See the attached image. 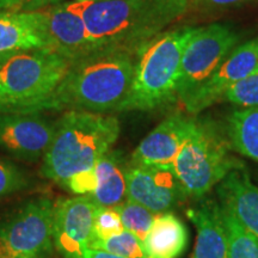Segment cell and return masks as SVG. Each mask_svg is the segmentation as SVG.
Here are the masks:
<instances>
[{"label":"cell","mask_w":258,"mask_h":258,"mask_svg":"<svg viewBox=\"0 0 258 258\" xmlns=\"http://www.w3.org/2000/svg\"><path fill=\"white\" fill-rule=\"evenodd\" d=\"M137 54L98 49L72 61L56 89L21 112L44 110L123 111L133 85Z\"/></svg>","instance_id":"6da1fadb"},{"label":"cell","mask_w":258,"mask_h":258,"mask_svg":"<svg viewBox=\"0 0 258 258\" xmlns=\"http://www.w3.org/2000/svg\"><path fill=\"white\" fill-rule=\"evenodd\" d=\"M71 3L82 16L93 49H120L133 54L189 9V5L171 0Z\"/></svg>","instance_id":"7a4b0ae2"},{"label":"cell","mask_w":258,"mask_h":258,"mask_svg":"<svg viewBox=\"0 0 258 258\" xmlns=\"http://www.w3.org/2000/svg\"><path fill=\"white\" fill-rule=\"evenodd\" d=\"M120 121L109 114L67 111L54 124V134L42 161V176L62 184L92 169L111 151L120 135Z\"/></svg>","instance_id":"3957f363"},{"label":"cell","mask_w":258,"mask_h":258,"mask_svg":"<svg viewBox=\"0 0 258 258\" xmlns=\"http://www.w3.org/2000/svg\"><path fill=\"white\" fill-rule=\"evenodd\" d=\"M192 27L163 31L139 49L124 110H152L175 101L180 62Z\"/></svg>","instance_id":"277c9868"},{"label":"cell","mask_w":258,"mask_h":258,"mask_svg":"<svg viewBox=\"0 0 258 258\" xmlns=\"http://www.w3.org/2000/svg\"><path fill=\"white\" fill-rule=\"evenodd\" d=\"M231 151L227 137L213 122L191 117L172 164L173 173L185 195L205 198L231 171L244 167Z\"/></svg>","instance_id":"5b68a950"},{"label":"cell","mask_w":258,"mask_h":258,"mask_svg":"<svg viewBox=\"0 0 258 258\" xmlns=\"http://www.w3.org/2000/svg\"><path fill=\"white\" fill-rule=\"evenodd\" d=\"M71 63L49 48L15 53L0 69V102L6 111H24L49 96Z\"/></svg>","instance_id":"8992f818"},{"label":"cell","mask_w":258,"mask_h":258,"mask_svg":"<svg viewBox=\"0 0 258 258\" xmlns=\"http://www.w3.org/2000/svg\"><path fill=\"white\" fill-rule=\"evenodd\" d=\"M239 40L237 31L227 24L194 28L183 50L177 99L183 102L200 88L239 46Z\"/></svg>","instance_id":"52a82bcc"},{"label":"cell","mask_w":258,"mask_h":258,"mask_svg":"<svg viewBox=\"0 0 258 258\" xmlns=\"http://www.w3.org/2000/svg\"><path fill=\"white\" fill-rule=\"evenodd\" d=\"M55 206L40 198L28 202L0 226V258H41L53 247Z\"/></svg>","instance_id":"ba28073f"},{"label":"cell","mask_w":258,"mask_h":258,"mask_svg":"<svg viewBox=\"0 0 258 258\" xmlns=\"http://www.w3.org/2000/svg\"><path fill=\"white\" fill-rule=\"evenodd\" d=\"M99 205L90 195L57 202L54 208L53 244L63 258H82L93 240Z\"/></svg>","instance_id":"9c48e42d"},{"label":"cell","mask_w":258,"mask_h":258,"mask_svg":"<svg viewBox=\"0 0 258 258\" xmlns=\"http://www.w3.org/2000/svg\"><path fill=\"white\" fill-rule=\"evenodd\" d=\"M257 67L258 37L232 50L212 76L182 102L185 111L190 115H198L222 101V97L234 84L249 76Z\"/></svg>","instance_id":"30bf717a"},{"label":"cell","mask_w":258,"mask_h":258,"mask_svg":"<svg viewBox=\"0 0 258 258\" xmlns=\"http://www.w3.org/2000/svg\"><path fill=\"white\" fill-rule=\"evenodd\" d=\"M53 134L54 124L41 112H0V150L16 159L43 158Z\"/></svg>","instance_id":"8fae6325"},{"label":"cell","mask_w":258,"mask_h":258,"mask_svg":"<svg viewBox=\"0 0 258 258\" xmlns=\"http://www.w3.org/2000/svg\"><path fill=\"white\" fill-rule=\"evenodd\" d=\"M185 196L172 167L128 165L127 200L154 214L170 213Z\"/></svg>","instance_id":"7c38bea8"},{"label":"cell","mask_w":258,"mask_h":258,"mask_svg":"<svg viewBox=\"0 0 258 258\" xmlns=\"http://www.w3.org/2000/svg\"><path fill=\"white\" fill-rule=\"evenodd\" d=\"M38 10L47 47L71 61L95 51L82 16L72 3H59Z\"/></svg>","instance_id":"4fadbf2b"},{"label":"cell","mask_w":258,"mask_h":258,"mask_svg":"<svg viewBox=\"0 0 258 258\" xmlns=\"http://www.w3.org/2000/svg\"><path fill=\"white\" fill-rule=\"evenodd\" d=\"M191 122V116L170 115L139 144L132 156L134 165L172 167Z\"/></svg>","instance_id":"5bb4252c"},{"label":"cell","mask_w":258,"mask_h":258,"mask_svg":"<svg viewBox=\"0 0 258 258\" xmlns=\"http://www.w3.org/2000/svg\"><path fill=\"white\" fill-rule=\"evenodd\" d=\"M196 228V240L190 258H228L227 238L219 202L203 199L186 212Z\"/></svg>","instance_id":"9a60e30c"},{"label":"cell","mask_w":258,"mask_h":258,"mask_svg":"<svg viewBox=\"0 0 258 258\" xmlns=\"http://www.w3.org/2000/svg\"><path fill=\"white\" fill-rule=\"evenodd\" d=\"M218 202L258 239V186L244 167L231 171L217 185Z\"/></svg>","instance_id":"2e32d148"},{"label":"cell","mask_w":258,"mask_h":258,"mask_svg":"<svg viewBox=\"0 0 258 258\" xmlns=\"http://www.w3.org/2000/svg\"><path fill=\"white\" fill-rule=\"evenodd\" d=\"M48 48L37 11H0V53Z\"/></svg>","instance_id":"e0dca14e"},{"label":"cell","mask_w":258,"mask_h":258,"mask_svg":"<svg viewBox=\"0 0 258 258\" xmlns=\"http://www.w3.org/2000/svg\"><path fill=\"white\" fill-rule=\"evenodd\" d=\"M143 243L148 258H179L188 245V231L172 213L157 214Z\"/></svg>","instance_id":"ac0fdd59"},{"label":"cell","mask_w":258,"mask_h":258,"mask_svg":"<svg viewBox=\"0 0 258 258\" xmlns=\"http://www.w3.org/2000/svg\"><path fill=\"white\" fill-rule=\"evenodd\" d=\"M97 188L90 195L102 207H115L127 198L128 165L117 152L109 151L93 166Z\"/></svg>","instance_id":"d6986e66"},{"label":"cell","mask_w":258,"mask_h":258,"mask_svg":"<svg viewBox=\"0 0 258 258\" xmlns=\"http://www.w3.org/2000/svg\"><path fill=\"white\" fill-rule=\"evenodd\" d=\"M226 137L232 150L258 163V106L232 111Z\"/></svg>","instance_id":"ffe728a7"},{"label":"cell","mask_w":258,"mask_h":258,"mask_svg":"<svg viewBox=\"0 0 258 258\" xmlns=\"http://www.w3.org/2000/svg\"><path fill=\"white\" fill-rule=\"evenodd\" d=\"M227 238L228 258H258V239L238 221L233 213L219 203Z\"/></svg>","instance_id":"44dd1931"},{"label":"cell","mask_w":258,"mask_h":258,"mask_svg":"<svg viewBox=\"0 0 258 258\" xmlns=\"http://www.w3.org/2000/svg\"><path fill=\"white\" fill-rule=\"evenodd\" d=\"M115 209L120 215L124 230L137 235L139 239L144 241L157 214L131 200L115 206Z\"/></svg>","instance_id":"7402d4cb"},{"label":"cell","mask_w":258,"mask_h":258,"mask_svg":"<svg viewBox=\"0 0 258 258\" xmlns=\"http://www.w3.org/2000/svg\"><path fill=\"white\" fill-rule=\"evenodd\" d=\"M90 249L105 251L123 258H148L143 241L127 230L111 235L108 239L93 240Z\"/></svg>","instance_id":"603a6c76"},{"label":"cell","mask_w":258,"mask_h":258,"mask_svg":"<svg viewBox=\"0 0 258 258\" xmlns=\"http://www.w3.org/2000/svg\"><path fill=\"white\" fill-rule=\"evenodd\" d=\"M222 101L241 109L258 106V67L249 76L234 84L222 97Z\"/></svg>","instance_id":"cb8c5ba5"},{"label":"cell","mask_w":258,"mask_h":258,"mask_svg":"<svg viewBox=\"0 0 258 258\" xmlns=\"http://www.w3.org/2000/svg\"><path fill=\"white\" fill-rule=\"evenodd\" d=\"M124 230L115 207L99 206L93 222V240H104ZM92 240V241H93Z\"/></svg>","instance_id":"d4e9b609"},{"label":"cell","mask_w":258,"mask_h":258,"mask_svg":"<svg viewBox=\"0 0 258 258\" xmlns=\"http://www.w3.org/2000/svg\"><path fill=\"white\" fill-rule=\"evenodd\" d=\"M27 184V177L15 164L0 159V198L17 192Z\"/></svg>","instance_id":"484cf974"},{"label":"cell","mask_w":258,"mask_h":258,"mask_svg":"<svg viewBox=\"0 0 258 258\" xmlns=\"http://www.w3.org/2000/svg\"><path fill=\"white\" fill-rule=\"evenodd\" d=\"M62 185L71 192L77 194V195H92L97 188V177L95 170L90 169L84 172H79L77 175L70 177L69 179L64 180Z\"/></svg>","instance_id":"4316f807"},{"label":"cell","mask_w":258,"mask_h":258,"mask_svg":"<svg viewBox=\"0 0 258 258\" xmlns=\"http://www.w3.org/2000/svg\"><path fill=\"white\" fill-rule=\"evenodd\" d=\"M247 2L249 0H191L190 6L192 4L196 9L201 10V11L213 12L224 11V10L235 8V6H239Z\"/></svg>","instance_id":"83f0119b"},{"label":"cell","mask_w":258,"mask_h":258,"mask_svg":"<svg viewBox=\"0 0 258 258\" xmlns=\"http://www.w3.org/2000/svg\"><path fill=\"white\" fill-rule=\"evenodd\" d=\"M62 0H23L18 11H38L48 6L59 4Z\"/></svg>","instance_id":"f1b7e54d"},{"label":"cell","mask_w":258,"mask_h":258,"mask_svg":"<svg viewBox=\"0 0 258 258\" xmlns=\"http://www.w3.org/2000/svg\"><path fill=\"white\" fill-rule=\"evenodd\" d=\"M82 258H123L120 256H115V254L105 252V251L95 250V249H88L84 252Z\"/></svg>","instance_id":"f546056e"},{"label":"cell","mask_w":258,"mask_h":258,"mask_svg":"<svg viewBox=\"0 0 258 258\" xmlns=\"http://www.w3.org/2000/svg\"><path fill=\"white\" fill-rule=\"evenodd\" d=\"M23 0H0V11H18Z\"/></svg>","instance_id":"4dcf8cb0"},{"label":"cell","mask_w":258,"mask_h":258,"mask_svg":"<svg viewBox=\"0 0 258 258\" xmlns=\"http://www.w3.org/2000/svg\"><path fill=\"white\" fill-rule=\"evenodd\" d=\"M15 53H17V51H11V53H0V69L4 66V63L6 62V61H8L10 57L14 55Z\"/></svg>","instance_id":"1f68e13d"},{"label":"cell","mask_w":258,"mask_h":258,"mask_svg":"<svg viewBox=\"0 0 258 258\" xmlns=\"http://www.w3.org/2000/svg\"><path fill=\"white\" fill-rule=\"evenodd\" d=\"M171 2H176V3H182V4L189 5V8H190V2H191V0H171Z\"/></svg>","instance_id":"d6a6232c"},{"label":"cell","mask_w":258,"mask_h":258,"mask_svg":"<svg viewBox=\"0 0 258 258\" xmlns=\"http://www.w3.org/2000/svg\"><path fill=\"white\" fill-rule=\"evenodd\" d=\"M6 111V105L3 102H0V112Z\"/></svg>","instance_id":"836d02e7"},{"label":"cell","mask_w":258,"mask_h":258,"mask_svg":"<svg viewBox=\"0 0 258 258\" xmlns=\"http://www.w3.org/2000/svg\"><path fill=\"white\" fill-rule=\"evenodd\" d=\"M73 2H102V0H73Z\"/></svg>","instance_id":"e575fe53"},{"label":"cell","mask_w":258,"mask_h":258,"mask_svg":"<svg viewBox=\"0 0 258 258\" xmlns=\"http://www.w3.org/2000/svg\"><path fill=\"white\" fill-rule=\"evenodd\" d=\"M16 258H18V257H16ZM28 258H37V257H28Z\"/></svg>","instance_id":"d590c367"}]
</instances>
